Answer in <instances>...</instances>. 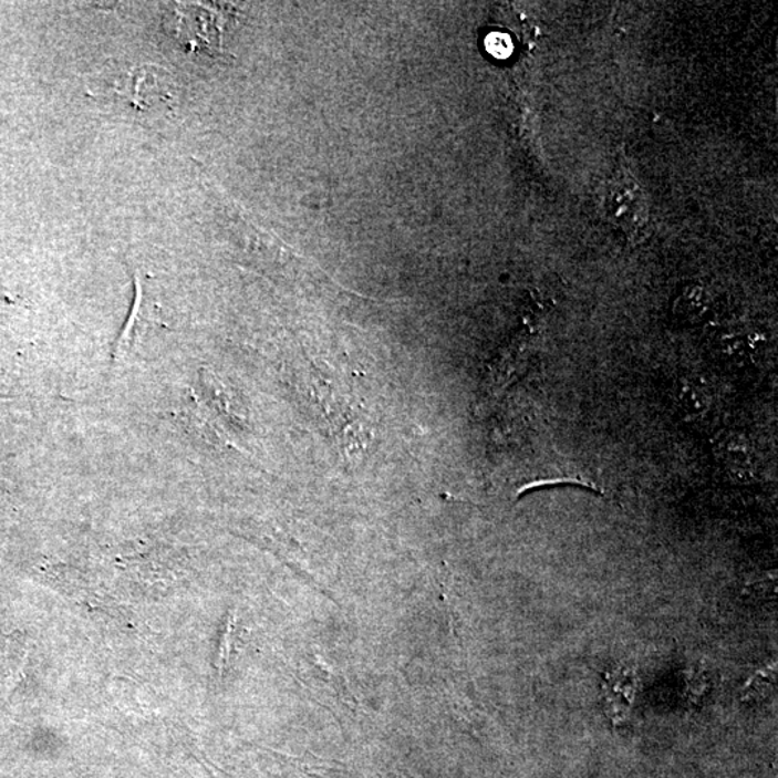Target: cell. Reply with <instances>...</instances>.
<instances>
[{
  "label": "cell",
  "mask_w": 778,
  "mask_h": 778,
  "mask_svg": "<svg viewBox=\"0 0 778 778\" xmlns=\"http://www.w3.org/2000/svg\"><path fill=\"white\" fill-rule=\"evenodd\" d=\"M719 460L733 479L749 481L756 471V455L753 446L746 438L732 437L720 444Z\"/></svg>",
  "instance_id": "6da1fadb"
},
{
  "label": "cell",
  "mask_w": 778,
  "mask_h": 778,
  "mask_svg": "<svg viewBox=\"0 0 778 778\" xmlns=\"http://www.w3.org/2000/svg\"><path fill=\"white\" fill-rule=\"evenodd\" d=\"M673 398H675L676 407L691 418L703 417L713 403L708 386L694 376L692 378L686 376V378L677 381L675 390H673Z\"/></svg>",
  "instance_id": "7a4b0ae2"
},
{
  "label": "cell",
  "mask_w": 778,
  "mask_h": 778,
  "mask_svg": "<svg viewBox=\"0 0 778 778\" xmlns=\"http://www.w3.org/2000/svg\"><path fill=\"white\" fill-rule=\"evenodd\" d=\"M634 689V680L629 676L626 672L623 675L614 676L610 681V686L608 691V701L610 705L611 717L613 719H622L624 713L629 708L630 701H632Z\"/></svg>",
  "instance_id": "3957f363"
},
{
  "label": "cell",
  "mask_w": 778,
  "mask_h": 778,
  "mask_svg": "<svg viewBox=\"0 0 778 778\" xmlns=\"http://www.w3.org/2000/svg\"><path fill=\"white\" fill-rule=\"evenodd\" d=\"M714 353L727 365H741L749 356V345L746 339L739 336H723L715 342Z\"/></svg>",
  "instance_id": "277c9868"
},
{
  "label": "cell",
  "mask_w": 778,
  "mask_h": 778,
  "mask_svg": "<svg viewBox=\"0 0 778 778\" xmlns=\"http://www.w3.org/2000/svg\"><path fill=\"white\" fill-rule=\"evenodd\" d=\"M486 50L498 60H506L512 55L514 42L502 32H491L485 41Z\"/></svg>",
  "instance_id": "5b68a950"
}]
</instances>
